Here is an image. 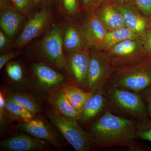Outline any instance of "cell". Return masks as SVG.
Listing matches in <instances>:
<instances>
[{"mask_svg": "<svg viewBox=\"0 0 151 151\" xmlns=\"http://www.w3.org/2000/svg\"><path fill=\"white\" fill-rule=\"evenodd\" d=\"M136 125V120L117 116L106 108L102 116L91 124L89 133L97 149L127 148L138 139Z\"/></svg>", "mask_w": 151, "mask_h": 151, "instance_id": "obj_1", "label": "cell"}, {"mask_svg": "<svg viewBox=\"0 0 151 151\" xmlns=\"http://www.w3.org/2000/svg\"><path fill=\"white\" fill-rule=\"evenodd\" d=\"M107 84L140 93L151 85V57L129 65L113 67Z\"/></svg>", "mask_w": 151, "mask_h": 151, "instance_id": "obj_2", "label": "cell"}, {"mask_svg": "<svg viewBox=\"0 0 151 151\" xmlns=\"http://www.w3.org/2000/svg\"><path fill=\"white\" fill-rule=\"evenodd\" d=\"M105 87L108 98L107 108L109 111L113 110L120 116H127L136 121L148 117L145 103L140 93L108 84Z\"/></svg>", "mask_w": 151, "mask_h": 151, "instance_id": "obj_3", "label": "cell"}, {"mask_svg": "<svg viewBox=\"0 0 151 151\" xmlns=\"http://www.w3.org/2000/svg\"><path fill=\"white\" fill-rule=\"evenodd\" d=\"M55 68L44 63L37 61L31 65L28 75L29 91L41 98L70 81Z\"/></svg>", "mask_w": 151, "mask_h": 151, "instance_id": "obj_4", "label": "cell"}, {"mask_svg": "<svg viewBox=\"0 0 151 151\" xmlns=\"http://www.w3.org/2000/svg\"><path fill=\"white\" fill-rule=\"evenodd\" d=\"M38 49L33 52L32 59L50 65L55 69L66 70V60L63 46L62 33L54 27L40 41Z\"/></svg>", "mask_w": 151, "mask_h": 151, "instance_id": "obj_5", "label": "cell"}, {"mask_svg": "<svg viewBox=\"0 0 151 151\" xmlns=\"http://www.w3.org/2000/svg\"><path fill=\"white\" fill-rule=\"evenodd\" d=\"M47 117L63 137L76 151H89L93 145V139L89 132H85L77 121L62 118L53 111H48Z\"/></svg>", "mask_w": 151, "mask_h": 151, "instance_id": "obj_6", "label": "cell"}, {"mask_svg": "<svg viewBox=\"0 0 151 151\" xmlns=\"http://www.w3.org/2000/svg\"><path fill=\"white\" fill-rule=\"evenodd\" d=\"M104 52L113 67L132 64L149 56L143 41L139 38L126 40Z\"/></svg>", "mask_w": 151, "mask_h": 151, "instance_id": "obj_7", "label": "cell"}, {"mask_svg": "<svg viewBox=\"0 0 151 151\" xmlns=\"http://www.w3.org/2000/svg\"><path fill=\"white\" fill-rule=\"evenodd\" d=\"M90 60L86 91L94 94L108 83L113 67L105 52L89 48Z\"/></svg>", "mask_w": 151, "mask_h": 151, "instance_id": "obj_8", "label": "cell"}, {"mask_svg": "<svg viewBox=\"0 0 151 151\" xmlns=\"http://www.w3.org/2000/svg\"><path fill=\"white\" fill-rule=\"evenodd\" d=\"M40 114L36 115L30 121L18 123L15 129L24 132L41 139L47 141L57 150H62L64 143L59 134V131L42 117ZM54 126V125H53Z\"/></svg>", "mask_w": 151, "mask_h": 151, "instance_id": "obj_9", "label": "cell"}, {"mask_svg": "<svg viewBox=\"0 0 151 151\" xmlns=\"http://www.w3.org/2000/svg\"><path fill=\"white\" fill-rule=\"evenodd\" d=\"M65 55L68 79L86 91L90 60L89 47L86 46L67 52Z\"/></svg>", "mask_w": 151, "mask_h": 151, "instance_id": "obj_10", "label": "cell"}, {"mask_svg": "<svg viewBox=\"0 0 151 151\" xmlns=\"http://www.w3.org/2000/svg\"><path fill=\"white\" fill-rule=\"evenodd\" d=\"M79 28L87 46L103 50L105 38L109 31L97 17L95 12L89 13Z\"/></svg>", "mask_w": 151, "mask_h": 151, "instance_id": "obj_11", "label": "cell"}, {"mask_svg": "<svg viewBox=\"0 0 151 151\" xmlns=\"http://www.w3.org/2000/svg\"><path fill=\"white\" fill-rule=\"evenodd\" d=\"M14 135L1 141L0 149L5 151L45 150L54 148L44 140L41 139L24 132Z\"/></svg>", "mask_w": 151, "mask_h": 151, "instance_id": "obj_12", "label": "cell"}, {"mask_svg": "<svg viewBox=\"0 0 151 151\" xmlns=\"http://www.w3.org/2000/svg\"><path fill=\"white\" fill-rule=\"evenodd\" d=\"M51 17L49 10L43 9L26 23L19 36L16 40L15 47L21 49L37 37L47 26Z\"/></svg>", "mask_w": 151, "mask_h": 151, "instance_id": "obj_13", "label": "cell"}, {"mask_svg": "<svg viewBox=\"0 0 151 151\" xmlns=\"http://www.w3.org/2000/svg\"><path fill=\"white\" fill-rule=\"evenodd\" d=\"M121 12L126 27L143 40L147 31L151 28L150 19L144 15L135 5H116Z\"/></svg>", "mask_w": 151, "mask_h": 151, "instance_id": "obj_14", "label": "cell"}, {"mask_svg": "<svg viewBox=\"0 0 151 151\" xmlns=\"http://www.w3.org/2000/svg\"><path fill=\"white\" fill-rule=\"evenodd\" d=\"M107 104L108 98L105 87L98 89L84 104L77 122L84 125L94 122L97 116L107 108Z\"/></svg>", "mask_w": 151, "mask_h": 151, "instance_id": "obj_15", "label": "cell"}, {"mask_svg": "<svg viewBox=\"0 0 151 151\" xmlns=\"http://www.w3.org/2000/svg\"><path fill=\"white\" fill-rule=\"evenodd\" d=\"M47 98L55 113L67 120L78 121L79 113L69 102L63 86L52 91Z\"/></svg>", "mask_w": 151, "mask_h": 151, "instance_id": "obj_16", "label": "cell"}, {"mask_svg": "<svg viewBox=\"0 0 151 151\" xmlns=\"http://www.w3.org/2000/svg\"><path fill=\"white\" fill-rule=\"evenodd\" d=\"M95 13L108 31L126 27L121 12L115 5L107 0L97 9Z\"/></svg>", "mask_w": 151, "mask_h": 151, "instance_id": "obj_17", "label": "cell"}, {"mask_svg": "<svg viewBox=\"0 0 151 151\" xmlns=\"http://www.w3.org/2000/svg\"><path fill=\"white\" fill-rule=\"evenodd\" d=\"M5 70L7 84L10 89L9 90L29 91L28 76L27 75L20 63L15 61H10L5 65Z\"/></svg>", "mask_w": 151, "mask_h": 151, "instance_id": "obj_18", "label": "cell"}, {"mask_svg": "<svg viewBox=\"0 0 151 151\" xmlns=\"http://www.w3.org/2000/svg\"><path fill=\"white\" fill-rule=\"evenodd\" d=\"M4 89L6 98L20 104L26 108L34 116L42 111L40 98L29 91H12Z\"/></svg>", "mask_w": 151, "mask_h": 151, "instance_id": "obj_19", "label": "cell"}, {"mask_svg": "<svg viewBox=\"0 0 151 151\" xmlns=\"http://www.w3.org/2000/svg\"><path fill=\"white\" fill-rule=\"evenodd\" d=\"M24 19V16L14 8L1 10V29L8 37H13L20 29Z\"/></svg>", "mask_w": 151, "mask_h": 151, "instance_id": "obj_20", "label": "cell"}, {"mask_svg": "<svg viewBox=\"0 0 151 151\" xmlns=\"http://www.w3.org/2000/svg\"><path fill=\"white\" fill-rule=\"evenodd\" d=\"M0 111L9 120L18 123L28 122L35 116L22 105L6 97L4 105L0 107Z\"/></svg>", "mask_w": 151, "mask_h": 151, "instance_id": "obj_21", "label": "cell"}, {"mask_svg": "<svg viewBox=\"0 0 151 151\" xmlns=\"http://www.w3.org/2000/svg\"><path fill=\"white\" fill-rule=\"evenodd\" d=\"M68 99L76 110L80 114L84 104L92 94L72 81H69L63 86Z\"/></svg>", "mask_w": 151, "mask_h": 151, "instance_id": "obj_22", "label": "cell"}, {"mask_svg": "<svg viewBox=\"0 0 151 151\" xmlns=\"http://www.w3.org/2000/svg\"><path fill=\"white\" fill-rule=\"evenodd\" d=\"M62 35L63 49L65 53L87 46L82 37L79 26L73 24L68 25Z\"/></svg>", "mask_w": 151, "mask_h": 151, "instance_id": "obj_23", "label": "cell"}, {"mask_svg": "<svg viewBox=\"0 0 151 151\" xmlns=\"http://www.w3.org/2000/svg\"><path fill=\"white\" fill-rule=\"evenodd\" d=\"M132 38L141 39L136 34L127 27L109 31L105 38L103 51L107 50L123 41Z\"/></svg>", "mask_w": 151, "mask_h": 151, "instance_id": "obj_24", "label": "cell"}, {"mask_svg": "<svg viewBox=\"0 0 151 151\" xmlns=\"http://www.w3.org/2000/svg\"><path fill=\"white\" fill-rule=\"evenodd\" d=\"M136 131L137 139L151 142V118L136 121Z\"/></svg>", "mask_w": 151, "mask_h": 151, "instance_id": "obj_25", "label": "cell"}, {"mask_svg": "<svg viewBox=\"0 0 151 151\" xmlns=\"http://www.w3.org/2000/svg\"><path fill=\"white\" fill-rule=\"evenodd\" d=\"M14 8L24 16L31 15L32 13L35 0H12Z\"/></svg>", "mask_w": 151, "mask_h": 151, "instance_id": "obj_26", "label": "cell"}, {"mask_svg": "<svg viewBox=\"0 0 151 151\" xmlns=\"http://www.w3.org/2000/svg\"><path fill=\"white\" fill-rule=\"evenodd\" d=\"M63 9L69 16L76 17L80 14L78 0H61Z\"/></svg>", "mask_w": 151, "mask_h": 151, "instance_id": "obj_27", "label": "cell"}, {"mask_svg": "<svg viewBox=\"0 0 151 151\" xmlns=\"http://www.w3.org/2000/svg\"><path fill=\"white\" fill-rule=\"evenodd\" d=\"M107 0H82V8L88 14L95 12Z\"/></svg>", "mask_w": 151, "mask_h": 151, "instance_id": "obj_28", "label": "cell"}, {"mask_svg": "<svg viewBox=\"0 0 151 151\" xmlns=\"http://www.w3.org/2000/svg\"><path fill=\"white\" fill-rule=\"evenodd\" d=\"M135 5L147 17L151 18V0H134Z\"/></svg>", "mask_w": 151, "mask_h": 151, "instance_id": "obj_29", "label": "cell"}, {"mask_svg": "<svg viewBox=\"0 0 151 151\" xmlns=\"http://www.w3.org/2000/svg\"><path fill=\"white\" fill-rule=\"evenodd\" d=\"M140 93L145 103L148 116L151 118V85Z\"/></svg>", "mask_w": 151, "mask_h": 151, "instance_id": "obj_30", "label": "cell"}, {"mask_svg": "<svg viewBox=\"0 0 151 151\" xmlns=\"http://www.w3.org/2000/svg\"><path fill=\"white\" fill-rule=\"evenodd\" d=\"M19 52L11 51L3 53L0 55V70L8 63L11 60L13 59L19 55Z\"/></svg>", "mask_w": 151, "mask_h": 151, "instance_id": "obj_31", "label": "cell"}, {"mask_svg": "<svg viewBox=\"0 0 151 151\" xmlns=\"http://www.w3.org/2000/svg\"><path fill=\"white\" fill-rule=\"evenodd\" d=\"M143 41L146 51L149 56L151 57V28L147 31Z\"/></svg>", "mask_w": 151, "mask_h": 151, "instance_id": "obj_32", "label": "cell"}, {"mask_svg": "<svg viewBox=\"0 0 151 151\" xmlns=\"http://www.w3.org/2000/svg\"><path fill=\"white\" fill-rule=\"evenodd\" d=\"M128 150L130 151H147V148L143 144H139L137 142V140L131 143L127 147Z\"/></svg>", "mask_w": 151, "mask_h": 151, "instance_id": "obj_33", "label": "cell"}, {"mask_svg": "<svg viewBox=\"0 0 151 151\" xmlns=\"http://www.w3.org/2000/svg\"><path fill=\"white\" fill-rule=\"evenodd\" d=\"M8 37L2 30L0 31V50L3 52L7 50V46L9 43Z\"/></svg>", "mask_w": 151, "mask_h": 151, "instance_id": "obj_34", "label": "cell"}, {"mask_svg": "<svg viewBox=\"0 0 151 151\" xmlns=\"http://www.w3.org/2000/svg\"><path fill=\"white\" fill-rule=\"evenodd\" d=\"M11 121L4 116L2 112L0 111V129L1 134H3L6 130L9 122Z\"/></svg>", "mask_w": 151, "mask_h": 151, "instance_id": "obj_35", "label": "cell"}, {"mask_svg": "<svg viewBox=\"0 0 151 151\" xmlns=\"http://www.w3.org/2000/svg\"><path fill=\"white\" fill-rule=\"evenodd\" d=\"M116 5H135L134 0H107ZM136 6V5H135Z\"/></svg>", "mask_w": 151, "mask_h": 151, "instance_id": "obj_36", "label": "cell"}, {"mask_svg": "<svg viewBox=\"0 0 151 151\" xmlns=\"http://www.w3.org/2000/svg\"><path fill=\"white\" fill-rule=\"evenodd\" d=\"M48 0H35L36 4H37L38 5H42L46 2Z\"/></svg>", "mask_w": 151, "mask_h": 151, "instance_id": "obj_37", "label": "cell"}, {"mask_svg": "<svg viewBox=\"0 0 151 151\" xmlns=\"http://www.w3.org/2000/svg\"><path fill=\"white\" fill-rule=\"evenodd\" d=\"M149 19H150V24L151 27V18H149Z\"/></svg>", "mask_w": 151, "mask_h": 151, "instance_id": "obj_38", "label": "cell"}]
</instances>
